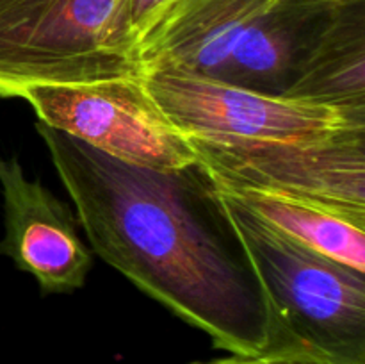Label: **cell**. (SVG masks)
<instances>
[{
	"label": "cell",
	"instance_id": "1",
	"mask_svg": "<svg viewBox=\"0 0 365 364\" xmlns=\"http://www.w3.org/2000/svg\"><path fill=\"white\" fill-rule=\"evenodd\" d=\"M91 252L232 355L280 348L216 181L200 161L152 170L36 123Z\"/></svg>",
	"mask_w": 365,
	"mask_h": 364
},
{
	"label": "cell",
	"instance_id": "2",
	"mask_svg": "<svg viewBox=\"0 0 365 364\" xmlns=\"http://www.w3.org/2000/svg\"><path fill=\"white\" fill-rule=\"evenodd\" d=\"M220 195L266 293L278 346L365 364V273L298 245Z\"/></svg>",
	"mask_w": 365,
	"mask_h": 364
},
{
	"label": "cell",
	"instance_id": "3",
	"mask_svg": "<svg viewBox=\"0 0 365 364\" xmlns=\"http://www.w3.org/2000/svg\"><path fill=\"white\" fill-rule=\"evenodd\" d=\"M120 2L0 0V98L29 86L143 77L107 46Z\"/></svg>",
	"mask_w": 365,
	"mask_h": 364
},
{
	"label": "cell",
	"instance_id": "4",
	"mask_svg": "<svg viewBox=\"0 0 365 364\" xmlns=\"http://www.w3.org/2000/svg\"><path fill=\"white\" fill-rule=\"evenodd\" d=\"M178 132L214 143H316L365 131V114L171 70L143 74Z\"/></svg>",
	"mask_w": 365,
	"mask_h": 364
},
{
	"label": "cell",
	"instance_id": "5",
	"mask_svg": "<svg viewBox=\"0 0 365 364\" xmlns=\"http://www.w3.org/2000/svg\"><path fill=\"white\" fill-rule=\"evenodd\" d=\"M18 98L34 109L39 123L113 159L152 170H180L198 161L143 77L29 86Z\"/></svg>",
	"mask_w": 365,
	"mask_h": 364
},
{
	"label": "cell",
	"instance_id": "6",
	"mask_svg": "<svg viewBox=\"0 0 365 364\" xmlns=\"http://www.w3.org/2000/svg\"><path fill=\"white\" fill-rule=\"evenodd\" d=\"M189 141L221 186L266 189L365 211V131L316 143Z\"/></svg>",
	"mask_w": 365,
	"mask_h": 364
},
{
	"label": "cell",
	"instance_id": "7",
	"mask_svg": "<svg viewBox=\"0 0 365 364\" xmlns=\"http://www.w3.org/2000/svg\"><path fill=\"white\" fill-rule=\"evenodd\" d=\"M4 238L0 256L32 275L41 295L73 293L86 284L93 252L78 236L77 216L38 178H29L16 156L0 159Z\"/></svg>",
	"mask_w": 365,
	"mask_h": 364
},
{
	"label": "cell",
	"instance_id": "8",
	"mask_svg": "<svg viewBox=\"0 0 365 364\" xmlns=\"http://www.w3.org/2000/svg\"><path fill=\"white\" fill-rule=\"evenodd\" d=\"M277 0H166L135 41L141 71L171 70L225 81L245 32Z\"/></svg>",
	"mask_w": 365,
	"mask_h": 364
},
{
	"label": "cell",
	"instance_id": "9",
	"mask_svg": "<svg viewBox=\"0 0 365 364\" xmlns=\"http://www.w3.org/2000/svg\"><path fill=\"white\" fill-rule=\"evenodd\" d=\"M364 0H277L241 38L225 82L287 96L346 13Z\"/></svg>",
	"mask_w": 365,
	"mask_h": 364
},
{
	"label": "cell",
	"instance_id": "10",
	"mask_svg": "<svg viewBox=\"0 0 365 364\" xmlns=\"http://www.w3.org/2000/svg\"><path fill=\"white\" fill-rule=\"evenodd\" d=\"M217 186L273 231L312 252L365 273V211L266 189Z\"/></svg>",
	"mask_w": 365,
	"mask_h": 364
},
{
	"label": "cell",
	"instance_id": "11",
	"mask_svg": "<svg viewBox=\"0 0 365 364\" xmlns=\"http://www.w3.org/2000/svg\"><path fill=\"white\" fill-rule=\"evenodd\" d=\"M285 98L365 114V0L342 16Z\"/></svg>",
	"mask_w": 365,
	"mask_h": 364
},
{
	"label": "cell",
	"instance_id": "12",
	"mask_svg": "<svg viewBox=\"0 0 365 364\" xmlns=\"http://www.w3.org/2000/svg\"><path fill=\"white\" fill-rule=\"evenodd\" d=\"M166 0H121L113 24H110L109 38H107V46H109L110 54L120 57L125 63L139 68L134 56L135 41L150 18L153 16V13Z\"/></svg>",
	"mask_w": 365,
	"mask_h": 364
},
{
	"label": "cell",
	"instance_id": "13",
	"mask_svg": "<svg viewBox=\"0 0 365 364\" xmlns=\"http://www.w3.org/2000/svg\"><path fill=\"white\" fill-rule=\"evenodd\" d=\"M196 364H334L324 357L302 348H273L259 355H230L210 363Z\"/></svg>",
	"mask_w": 365,
	"mask_h": 364
}]
</instances>
